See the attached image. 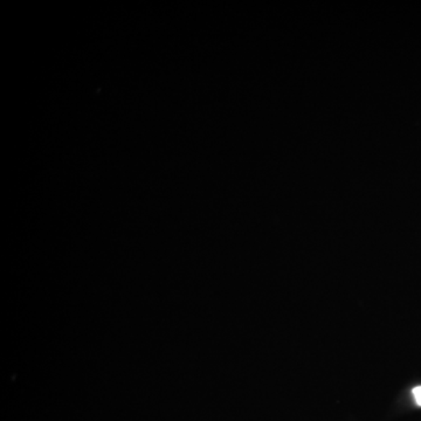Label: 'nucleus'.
Segmentation results:
<instances>
[{
	"label": "nucleus",
	"instance_id": "nucleus-1",
	"mask_svg": "<svg viewBox=\"0 0 421 421\" xmlns=\"http://www.w3.org/2000/svg\"><path fill=\"white\" fill-rule=\"evenodd\" d=\"M413 396H415V403L421 406V386H417L413 389Z\"/></svg>",
	"mask_w": 421,
	"mask_h": 421
}]
</instances>
